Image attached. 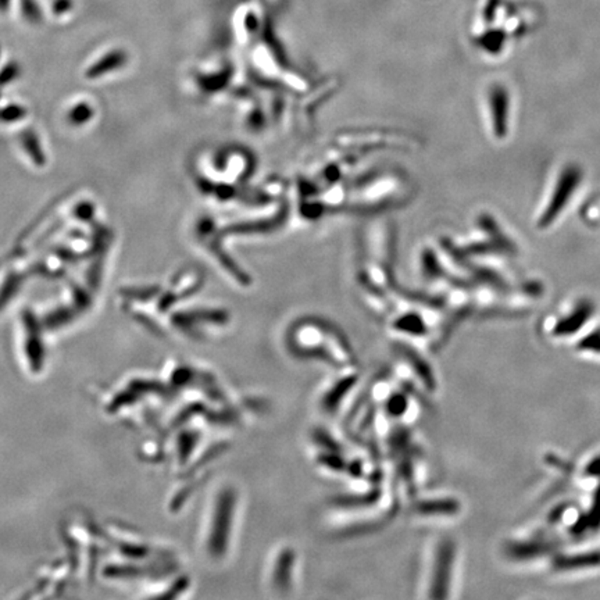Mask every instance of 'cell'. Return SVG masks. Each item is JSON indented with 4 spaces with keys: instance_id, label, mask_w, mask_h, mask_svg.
<instances>
[{
    "instance_id": "obj_1",
    "label": "cell",
    "mask_w": 600,
    "mask_h": 600,
    "mask_svg": "<svg viewBox=\"0 0 600 600\" xmlns=\"http://www.w3.org/2000/svg\"><path fill=\"white\" fill-rule=\"evenodd\" d=\"M21 6H22V11L28 19L38 21L40 18V10H39L38 4L35 3V0H21Z\"/></svg>"
},
{
    "instance_id": "obj_2",
    "label": "cell",
    "mask_w": 600,
    "mask_h": 600,
    "mask_svg": "<svg viewBox=\"0 0 600 600\" xmlns=\"http://www.w3.org/2000/svg\"><path fill=\"white\" fill-rule=\"evenodd\" d=\"M71 7V0H54L53 10L54 12H64Z\"/></svg>"
},
{
    "instance_id": "obj_3",
    "label": "cell",
    "mask_w": 600,
    "mask_h": 600,
    "mask_svg": "<svg viewBox=\"0 0 600 600\" xmlns=\"http://www.w3.org/2000/svg\"><path fill=\"white\" fill-rule=\"evenodd\" d=\"M8 4H10V0H0V10L7 8Z\"/></svg>"
}]
</instances>
